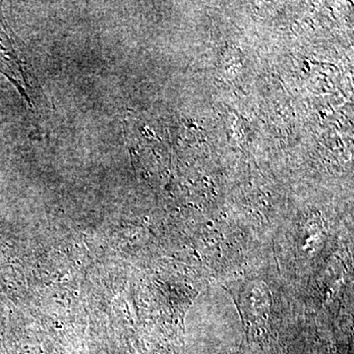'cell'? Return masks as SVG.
Listing matches in <instances>:
<instances>
[{
	"label": "cell",
	"mask_w": 354,
	"mask_h": 354,
	"mask_svg": "<svg viewBox=\"0 0 354 354\" xmlns=\"http://www.w3.org/2000/svg\"><path fill=\"white\" fill-rule=\"evenodd\" d=\"M6 35L0 30V70L6 74L13 82L27 83L23 70L20 68L19 62H17L12 46L9 44V39Z\"/></svg>",
	"instance_id": "cell-1"
}]
</instances>
